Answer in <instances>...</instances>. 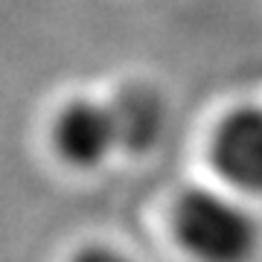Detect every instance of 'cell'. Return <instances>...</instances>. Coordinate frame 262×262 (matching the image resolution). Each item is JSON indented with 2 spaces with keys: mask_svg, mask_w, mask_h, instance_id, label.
Segmentation results:
<instances>
[{
  "mask_svg": "<svg viewBox=\"0 0 262 262\" xmlns=\"http://www.w3.org/2000/svg\"><path fill=\"white\" fill-rule=\"evenodd\" d=\"M175 239L198 262H248L256 251V222L210 189H189L172 210Z\"/></svg>",
  "mask_w": 262,
  "mask_h": 262,
  "instance_id": "6da1fadb",
  "label": "cell"
},
{
  "mask_svg": "<svg viewBox=\"0 0 262 262\" xmlns=\"http://www.w3.org/2000/svg\"><path fill=\"white\" fill-rule=\"evenodd\" d=\"M53 143L67 163L79 169L99 166L120 146L111 105L94 102V99L67 102L53 122Z\"/></svg>",
  "mask_w": 262,
  "mask_h": 262,
  "instance_id": "7a4b0ae2",
  "label": "cell"
},
{
  "mask_svg": "<svg viewBox=\"0 0 262 262\" xmlns=\"http://www.w3.org/2000/svg\"><path fill=\"white\" fill-rule=\"evenodd\" d=\"M219 175L245 189L262 192V108H236L219 122L210 146Z\"/></svg>",
  "mask_w": 262,
  "mask_h": 262,
  "instance_id": "3957f363",
  "label": "cell"
},
{
  "mask_svg": "<svg viewBox=\"0 0 262 262\" xmlns=\"http://www.w3.org/2000/svg\"><path fill=\"white\" fill-rule=\"evenodd\" d=\"M114 122H117V137L120 146L128 151H146L158 143L160 131H163V102L155 88L143 82L125 84L117 99L111 102Z\"/></svg>",
  "mask_w": 262,
  "mask_h": 262,
  "instance_id": "277c9868",
  "label": "cell"
},
{
  "mask_svg": "<svg viewBox=\"0 0 262 262\" xmlns=\"http://www.w3.org/2000/svg\"><path fill=\"white\" fill-rule=\"evenodd\" d=\"M73 262H131L128 256L117 248H108V245H91V248H82V251L73 256Z\"/></svg>",
  "mask_w": 262,
  "mask_h": 262,
  "instance_id": "5b68a950",
  "label": "cell"
}]
</instances>
